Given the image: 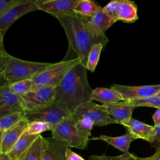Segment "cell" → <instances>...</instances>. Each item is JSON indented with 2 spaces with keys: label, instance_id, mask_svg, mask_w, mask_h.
<instances>
[{
  "label": "cell",
  "instance_id": "cell-1",
  "mask_svg": "<svg viewBox=\"0 0 160 160\" xmlns=\"http://www.w3.org/2000/svg\"><path fill=\"white\" fill-rule=\"evenodd\" d=\"M54 17L66 34L69 48L80 59L81 64L86 68L91 47L98 43L106 45L108 42V38L98 34L86 18L75 12Z\"/></svg>",
  "mask_w": 160,
  "mask_h": 160
},
{
  "label": "cell",
  "instance_id": "cell-2",
  "mask_svg": "<svg viewBox=\"0 0 160 160\" xmlns=\"http://www.w3.org/2000/svg\"><path fill=\"white\" fill-rule=\"evenodd\" d=\"M87 71L79 64L67 73L57 87L54 102L71 114L80 105L91 101L93 89L89 83Z\"/></svg>",
  "mask_w": 160,
  "mask_h": 160
},
{
  "label": "cell",
  "instance_id": "cell-3",
  "mask_svg": "<svg viewBox=\"0 0 160 160\" xmlns=\"http://www.w3.org/2000/svg\"><path fill=\"white\" fill-rule=\"evenodd\" d=\"M52 64L29 61L13 57L6 51L3 45H0V75L3 82L11 84L32 79Z\"/></svg>",
  "mask_w": 160,
  "mask_h": 160
},
{
  "label": "cell",
  "instance_id": "cell-4",
  "mask_svg": "<svg viewBox=\"0 0 160 160\" xmlns=\"http://www.w3.org/2000/svg\"><path fill=\"white\" fill-rule=\"evenodd\" d=\"M80 63L81 60L79 58L52 63L51 66L32 79L34 89L42 86L58 87L67 73Z\"/></svg>",
  "mask_w": 160,
  "mask_h": 160
},
{
  "label": "cell",
  "instance_id": "cell-5",
  "mask_svg": "<svg viewBox=\"0 0 160 160\" xmlns=\"http://www.w3.org/2000/svg\"><path fill=\"white\" fill-rule=\"evenodd\" d=\"M51 131L52 138L66 142L69 148L85 149L90 140L79 131L71 114L54 126Z\"/></svg>",
  "mask_w": 160,
  "mask_h": 160
},
{
  "label": "cell",
  "instance_id": "cell-6",
  "mask_svg": "<svg viewBox=\"0 0 160 160\" xmlns=\"http://www.w3.org/2000/svg\"><path fill=\"white\" fill-rule=\"evenodd\" d=\"M57 87L42 86L34 89L28 93L21 96V104L24 111L34 110L55 101Z\"/></svg>",
  "mask_w": 160,
  "mask_h": 160
},
{
  "label": "cell",
  "instance_id": "cell-7",
  "mask_svg": "<svg viewBox=\"0 0 160 160\" xmlns=\"http://www.w3.org/2000/svg\"><path fill=\"white\" fill-rule=\"evenodd\" d=\"M24 112V117L29 122L39 121L50 123L53 127L71 114L55 102L34 110Z\"/></svg>",
  "mask_w": 160,
  "mask_h": 160
},
{
  "label": "cell",
  "instance_id": "cell-8",
  "mask_svg": "<svg viewBox=\"0 0 160 160\" xmlns=\"http://www.w3.org/2000/svg\"><path fill=\"white\" fill-rule=\"evenodd\" d=\"M103 11L116 21L132 23L138 19V7L134 1L113 0L107 4Z\"/></svg>",
  "mask_w": 160,
  "mask_h": 160
},
{
  "label": "cell",
  "instance_id": "cell-9",
  "mask_svg": "<svg viewBox=\"0 0 160 160\" xmlns=\"http://www.w3.org/2000/svg\"><path fill=\"white\" fill-rule=\"evenodd\" d=\"M79 117L90 118L96 126H104L118 122L108 114L101 106L93 101H88L78 106L72 113Z\"/></svg>",
  "mask_w": 160,
  "mask_h": 160
},
{
  "label": "cell",
  "instance_id": "cell-10",
  "mask_svg": "<svg viewBox=\"0 0 160 160\" xmlns=\"http://www.w3.org/2000/svg\"><path fill=\"white\" fill-rule=\"evenodd\" d=\"M39 10L37 0H23L18 6L0 17V45L3 44V38L11 25L22 16Z\"/></svg>",
  "mask_w": 160,
  "mask_h": 160
},
{
  "label": "cell",
  "instance_id": "cell-11",
  "mask_svg": "<svg viewBox=\"0 0 160 160\" xmlns=\"http://www.w3.org/2000/svg\"><path fill=\"white\" fill-rule=\"evenodd\" d=\"M111 88L121 94L123 101H132L156 96L160 91V84L138 86L112 84Z\"/></svg>",
  "mask_w": 160,
  "mask_h": 160
},
{
  "label": "cell",
  "instance_id": "cell-12",
  "mask_svg": "<svg viewBox=\"0 0 160 160\" xmlns=\"http://www.w3.org/2000/svg\"><path fill=\"white\" fill-rule=\"evenodd\" d=\"M19 111H24L20 96L11 91L9 83L3 82L0 87V118Z\"/></svg>",
  "mask_w": 160,
  "mask_h": 160
},
{
  "label": "cell",
  "instance_id": "cell-13",
  "mask_svg": "<svg viewBox=\"0 0 160 160\" xmlns=\"http://www.w3.org/2000/svg\"><path fill=\"white\" fill-rule=\"evenodd\" d=\"M29 122L24 117L17 124L1 134L0 154H8L27 130Z\"/></svg>",
  "mask_w": 160,
  "mask_h": 160
},
{
  "label": "cell",
  "instance_id": "cell-14",
  "mask_svg": "<svg viewBox=\"0 0 160 160\" xmlns=\"http://www.w3.org/2000/svg\"><path fill=\"white\" fill-rule=\"evenodd\" d=\"M79 0H37L39 10L53 16H61L74 12Z\"/></svg>",
  "mask_w": 160,
  "mask_h": 160
},
{
  "label": "cell",
  "instance_id": "cell-15",
  "mask_svg": "<svg viewBox=\"0 0 160 160\" xmlns=\"http://www.w3.org/2000/svg\"><path fill=\"white\" fill-rule=\"evenodd\" d=\"M132 134L136 139H142L151 144L155 140L156 132L154 126H151L139 120L130 118L129 119L122 122L121 124Z\"/></svg>",
  "mask_w": 160,
  "mask_h": 160
},
{
  "label": "cell",
  "instance_id": "cell-16",
  "mask_svg": "<svg viewBox=\"0 0 160 160\" xmlns=\"http://www.w3.org/2000/svg\"><path fill=\"white\" fill-rule=\"evenodd\" d=\"M101 108L112 118H114L118 124L131 118L134 109V106L128 104L125 101H119L113 103L101 105Z\"/></svg>",
  "mask_w": 160,
  "mask_h": 160
},
{
  "label": "cell",
  "instance_id": "cell-17",
  "mask_svg": "<svg viewBox=\"0 0 160 160\" xmlns=\"http://www.w3.org/2000/svg\"><path fill=\"white\" fill-rule=\"evenodd\" d=\"M85 18L88 20L96 32L101 36H106L105 33L107 30L116 22L106 14L101 6L93 16Z\"/></svg>",
  "mask_w": 160,
  "mask_h": 160
},
{
  "label": "cell",
  "instance_id": "cell-18",
  "mask_svg": "<svg viewBox=\"0 0 160 160\" xmlns=\"http://www.w3.org/2000/svg\"><path fill=\"white\" fill-rule=\"evenodd\" d=\"M39 135H31L26 131L8 153L12 160H22L23 157L32 144Z\"/></svg>",
  "mask_w": 160,
  "mask_h": 160
},
{
  "label": "cell",
  "instance_id": "cell-19",
  "mask_svg": "<svg viewBox=\"0 0 160 160\" xmlns=\"http://www.w3.org/2000/svg\"><path fill=\"white\" fill-rule=\"evenodd\" d=\"M135 139H136V138L128 131H126V134L118 137H111L102 134L98 137L90 139V140L103 141L123 152H129L131 142Z\"/></svg>",
  "mask_w": 160,
  "mask_h": 160
},
{
  "label": "cell",
  "instance_id": "cell-20",
  "mask_svg": "<svg viewBox=\"0 0 160 160\" xmlns=\"http://www.w3.org/2000/svg\"><path fill=\"white\" fill-rule=\"evenodd\" d=\"M49 143V139L40 134L29 148L22 160H44Z\"/></svg>",
  "mask_w": 160,
  "mask_h": 160
},
{
  "label": "cell",
  "instance_id": "cell-21",
  "mask_svg": "<svg viewBox=\"0 0 160 160\" xmlns=\"http://www.w3.org/2000/svg\"><path fill=\"white\" fill-rule=\"evenodd\" d=\"M91 100L106 104L122 101L123 99L118 91L111 88H96L92 90Z\"/></svg>",
  "mask_w": 160,
  "mask_h": 160
},
{
  "label": "cell",
  "instance_id": "cell-22",
  "mask_svg": "<svg viewBox=\"0 0 160 160\" xmlns=\"http://www.w3.org/2000/svg\"><path fill=\"white\" fill-rule=\"evenodd\" d=\"M48 139L49 146L44 160H66V152L69 146L52 137Z\"/></svg>",
  "mask_w": 160,
  "mask_h": 160
},
{
  "label": "cell",
  "instance_id": "cell-23",
  "mask_svg": "<svg viewBox=\"0 0 160 160\" xmlns=\"http://www.w3.org/2000/svg\"><path fill=\"white\" fill-rule=\"evenodd\" d=\"M100 5L90 0H79L74 9V12L84 18L93 16L98 11Z\"/></svg>",
  "mask_w": 160,
  "mask_h": 160
},
{
  "label": "cell",
  "instance_id": "cell-24",
  "mask_svg": "<svg viewBox=\"0 0 160 160\" xmlns=\"http://www.w3.org/2000/svg\"><path fill=\"white\" fill-rule=\"evenodd\" d=\"M25 116L24 111L15 112L0 118V132L1 134L17 124Z\"/></svg>",
  "mask_w": 160,
  "mask_h": 160
},
{
  "label": "cell",
  "instance_id": "cell-25",
  "mask_svg": "<svg viewBox=\"0 0 160 160\" xmlns=\"http://www.w3.org/2000/svg\"><path fill=\"white\" fill-rule=\"evenodd\" d=\"M79 131L86 138L90 139L91 136V130L94 126V122L87 117H79L71 114Z\"/></svg>",
  "mask_w": 160,
  "mask_h": 160
},
{
  "label": "cell",
  "instance_id": "cell-26",
  "mask_svg": "<svg viewBox=\"0 0 160 160\" xmlns=\"http://www.w3.org/2000/svg\"><path fill=\"white\" fill-rule=\"evenodd\" d=\"M105 45L102 43H98L94 44L89 52L88 57V61L86 64V69L91 72H94L97 64L98 63L100 54L103 47Z\"/></svg>",
  "mask_w": 160,
  "mask_h": 160
},
{
  "label": "cell",
  "instance_id": "cell-27",
  "mask_svg": "<svg viewBox=\"0 0 160 160\" xmlns=\"http://www.w3.org/2000/svg\"><path fill=\"white\" fill-rule=\"evenodd\" d=\"M9 89L12 92L21 96L34 89V82L32 79L18 81L9 84Z\"/></svg>",
  "mask_w": 160,
  "mask_h": 160
},
{
  "label": "cell",
  "instance_id": "cell-28",
  "mask_svg": "<svg viewBox=\"0 0 160 160\" xmlns=\"http://www.w3.org/2000/svg\"><path fill=\"white\" fill-rule=\"evenodd\" d=\"M128 104L131 105L134 108L137 107H152L157 109L160 108V98L152 96L132 101H124Z\"/></svg>",
  "mask_w": 160,
  "mask_h": 160
},
{
  "label": "cell",
  "instance_id": "cell-29",
  "mask_svg": "<svg viewBox=\"0 0 160 160\" xmlns=\"http://www.w3.org/2000/svg\"><path fill=\"white\" fill-rule=\"evenodd\" d=\"M52 128L53 126L50 123L39 121H34L29 123L26 131L31 135H40L41 133L52 130Z\"/></svg>",
  "mask_w": 160,
  "mask_h": 160
},
{
  "label": "cell",
  "instance_id": "cell-30",
  "mask_svg": "<svg viewBox=\"0 0 160 160\" xmlns=\"http://www.w3.org/2000/svg\"><path fill=\"white\" fill-rule=\"evenodd\" d=\"M90 160H137V156L130 153L129 152H123L119 156H110L106 155H92L90 157Z\"/></svg>",
  "mask_w": 160,
  "mask_h": 160
},
{
  "label": "cell",
  "instance_id": "cell-31",
  "mask_svg": "<svg viewBox=\"0 0 160 160\" xmlns=\"http://www.w3.org/2000/svg\"><path fill=\"white\" fill-rule=\"evenodd\" d=\"M23 0H0V17L12 9Z\"/></svg>",
  "mask_w": 160,
  "mask_h": 160
},
{
  "label": "cell",
  "instance_id": "cell-32",
  "mask_svg": "<svg viewBox=\"0 0 160 160\" xmlns=\"http://www.w3.org/2000/svg\"><path fill=\"white\" fill-rule=\"evenodd\" d=\"M66 160H85L81 156L72 151L69 147L66 152Z\"/></svg>",
  "mask_w": 160,
  "mask_h": 160
},
{
  "label": "cell",
  "instance_id": "cell-33",
  "mask_svg": "<svg viewBox=\"0 0 160 160\" xmlns=\"http://www.w3.org/2000/svg\"><path fill=\"white\" fill-rule=\"evenodd\" d=\"M154 127L156 132V135L155 140L152 145L154 147L156 151H160V124L157 126H154Z\"/></svg>",
  "mask_w": 160,
  "mask_h": 160
},
{
  "label": "cell",
  "instance_id": "cell-34",
  "mask_svg": "<svg viewBox=\"0 0 160 160\" xmlns=\"http://www.w3.org/2000/svg\"><path fill=\"white\" fill-rule=\"evenodd\" d=\"M137 160H160V151H156L153 155L146 158L137 157Z\"/></svg>",
  "mask_w": 160,
  "mask_h": 160
},
{
  "label": "cell",
  "instance_id": "cell-35",
  "mask_svg": "<svg viewBox=\"0 0 160 160\" xmlns=\"http://www.w3.org/2000/svg\"><path fill=\"white\" fill-rule=\"evenodd\" d=\"M152 120L154 123V126H157L160 124V108L157 109L156 112L152 116Z\"/></svg>",
  "mask_w": 160,
  "mask_h": 160
},
{
  "label": "cell",
  "instance_id": "cell-36",
  "mask_svg": "<svg viewBox=\"0 0 160 160\" xmlns=\"http://www.w3.org/2000/svg\"><path fill=\"white\" fill-rule=\"evenodd\" d=\"M0 160H12L8 154H0Z\"/></svg>",
  "mask_w": 160,
  "mask_h": 160
},
{
  "label": "cell",
  "instance_id": "cell-37",
  "mask_svg": "<svg viewBox=\"0 0 160 160\" xmlns=\"http://www.w3.org/2000/svg\"><path fill=\"white\" fill-rule=\"evenodd\" d=\"M156 96H158V97H159V98H160V91H159V92L156 94Z\"/></svg>",
  "mask_w": 160,
  "mask_h": 160
}]
</instances>
